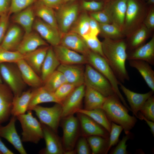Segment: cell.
I'll use <instances>...</instances> for the list:
<instances>
[{
    "label": "cell",
    "instance_id": "6da1fadb",
    "mask_svg": "<svg viewBox=\"0 0 154 154\" xmlns=\"http://www.w3.org/2000/svg\"><path fill=\"white\" fill-rule=\"evenodd\" d=\"M102 44L105 58L118 80L122 83L129 80L125 67L127 44L123 40L105 38Z\"/></svg>",
    "mask_w": 154,
    "mask_h": 154
},
{
    "label": "cell",
    "instance_id": "7a4b0ae2",
    "mask_svg": "<svg viewBox=\"0 0 154 154\" xmlns=\"http://www.w3.org/2000/svg\"><path fill=\"white\" fill-rule=\"evenodd\" d=\"M102 109L111 122L123 127L125 134L130 132L137 122L136 117L129 114V110L116 94L106 98Z\"/></svg>",
    "mask_w": 154,
    "mask_h": 154
},
{
    "label": "cell",
    "instance_id": "3957f363",
    "mask_svg": "<svg viewBox=\"0 0 154 154\" xmlns=\"http://www.w3.org/2000/svg\"><path fill=\"white\" fill-rule=\"evenodd\" d=\"M85 56L87 64L92 66L108 79L112 85L115 94L123 104L131 111L130 107L127 104L119 89V86L121 82L117 79L106 59L90 50Z\"/></svg>",
    "mask_w": 154,
    "mask_h": 154
},
{
    "label": "cell",
    "instance_id": "277c9868",
    "mask_svg": "<svg viewBox=\"0 0 154 154\" xmlns=\"http://www.w3.org/2000/svg\"><path fill=\"white\" fill-rule=\"evenodd\" d=\"M16 118L20 122L22 129V142L37 144L43 138L41 123L33 116L31 110H28L27 114L19 115Z\"/></svg>",
    "mask_w": 154,
    "mask_h": 154
},
{
    "label": "cell",
    "instance_id": "5b68a950",
    "mask_svg": "<svg viewBox=\"0 0 154 154\" xmlns=\"http://www.w3.org/2000/svg\"><path fill=\"white\" fill-rule=\"evenodd\" d=\"M0 73L2 80L11 90L14 96L20 95L24 91L27 85L16 63L0 64Z\"/></svg>",
    "mask_w": 154,
    "mask_h": 154
},
{
    "label": "cell",
    "instance_id": "8992f818",
    "mask_svg": "<svg viewBox=\"0 0 154 154\" xmlns=\"http://www.w3.org/2000/svg\"><path fill=\"white\" fill-rule=\"evenodd\" d=\"M84 84L106 97L115 94L111 83L102 74L88 64L85 66Z\"/></svg>",
    "mask_w": 154,
    "mask_h": 154
},
{
    "label": "cell",
    "instance_id": "52a82bcc",
    "mask_svg": "<svg viewBox=\"0 0 154 154\" xmlns=\"http://www.w3.org/2000/svg\"><path fill=\"white\" fill-rule=\"evenodd\" d=\"M60 122L63 133L61 140L64 152L73 150L79 137L78 119L72 115L62 118Z\"/></svg>",
    "mask_w": 154,
    "mask_h": 154
},
{
    "label": "cell",
    "instance_id": "ba28073f",
    "mask_svg": "<svg viewBox=\"0 0 154 154\" xmlns=\"http://www.w3.org/2000/svg\"><path fill=\"white\" fill-rule=\"evenodd\" d=\"M32 110L35 112L41 123L47 125L57 133L62 118V110L61 104L56 103L50 107L37 105L34 107Z\"/></svg>",
    "mask_w": 154,
    "mask_h": 154
},
{
    "label": "cell",
    "instance_id": "9c48e42d",
    "mask_svg": "<svg viewBox=\"0 0 154 154\" xmlns=\"http://www.w3.org/2000/svg\"><path fill=\"white\" fill-rule=\"evenodd\" d=\"M78 5L72 3H64L56 9L55 14L61 36L68 32L76 22L78 18Z\"/></svg>",
    "mask_w": 154,
    "mask_h": 154
},
{
    "label": "cell",
    "instance_id": "30bf717a",
    "mask_svg": "<svg viewBox=\"0 0 154 154\" xmlns=\"http://www.w3.org/2000/svg\"><path fill=\"white\" fill-rule=\"evenodd\" d=\"M85 87L84 84L76 87L62 102V118L74 115L82 109Z\"/></svg>",
    "mask_w": 154,
    "mask_h": 154
},
{
    "label": "cell",
    "instance_id": "8fae6325",
    "mask_svg": "<svg viewBox=\"0 0 154 154\" xmlns=\"http://www.w3.org/2000/svg\"><path fill=\"white\" fill-rule=\"evenodd\" d=\"M33 29L52 46L60 44L61 36L59 30L40 18L35 19Z\"/></svg>",
    "mask_w": 154,
    "mask_h": 154
},
{
    "label": "cell",
    "instance_id": "7c38bea8",
    "mask_svg": "<svg viewBox=\"0 0 154 154\" xmlns=\"http://www.w3.org/2000/svg\"><path fill=\"white\" fill-rule=\"evenodd\" d=\"M41 123L46 147L40 151L43 154H64V151L61 140L56 134L47 125Z\"/></svg>",
    "mask_w": 154,
    "mask_h": 154
},
{
    "label": "cell",
    "instance_id": "4fadbf2b",
    "mask_svg": "<svg viewBox=\"0 0 154 154\" xmlns=\"http://www.w3.org/2000/svg\"><path fill=\"white\" fill-rule=\"evenodd\" d=\"M127 0H115L104 11L109 17L111 23L121 31L124 28Z\"/></svg>",
    "mask_w": 154,
    "mask_h": 154
},
{
    "label": "cell",
    "instance_id": "5bb4252c",
    "mask_svg": "<svg viewBox=\"0 0 154 154\" xmlns=\"http://www.w3.org/2000/svg\"><path fill=\"white\" fill-rule=\"evenodd\" d=\"M77 115L81 128L82 135L86 137L99 136L105 138H109V132L87 115L77 112Z\"/></svg>",
    "mask_w": 154,
    "mask_h": 154
},
{
    "label": "cell",
    "instance_id": "9a60e30c",
    "mask_svg": "<svg viewBox=\"0 0 154 154\" xmlns=\"http://www.w3.org/2000/svg\"><path fill=\"white\" fill-rule=\"evenodd\" d=\"M85 66L84 64H60L57 70L62 73L67 82L77 87L84 84Z\"/></svg>",
    "mask_w": 154,
    "mask_h": 154
},
{
    "label": "cell",
    "instance_id": "2e32d148",
    "mask_svg": "<svg viewBox=\"0 0 154 154\" xmlns=\"http://www.w3.org/2000/svg\"><path fill=\"white\" fill-rule=\"evenodd\" d=\"M16 117L13 116L9 123L5 126L0 125V137L4 138L11 144L21 154L27 153L22 144V141L15 127Z\"/></svg>",
    "mask_w": 154,
    "mask_h": 154
},
{
    "label": "cell",
    "instance_id": "e0dca14e",
    "mask_svg": "<svg viewBox=\"0 0 154 154\" xmlns=\"http://www.w3.org/2000/svg\"><path fill=\"white\" fill-rule=\"evenodd\" d=\"M52 47L60 64H87L86 57L84 55L60 44Z\"/></svg>",
    "mask_w": 154,
    "mask_h": 154
},
{
    "label": "cell",
    "instance_id": "ac0fdd59",
    "mask_svg": "<svg viewBox=\"0 0 154 154\" xmlns=\"http://www.w3.org/2000/svg\"><path fill=\"white\" fill-rule=\"evenodd\" d=\"M13 94L5 83H0V125L7 121L11 115Z\"/></svg>",
    "mask_w": 154,
    "mask_h": 154
},
{
    "label": "cell",
    "instance_id": "d6986e66",
    "mask_svg": "<svg viewBox=\"0 0 154 154\" xmlns=\"http://www.w3.org/2000/svg\"><path fill=\"white\" fill-rule=\"evenodd\" d=\"M130 105V108L136 117L140 109L147 100L153 95L154 92L151 90L144 94L134 92L127 88L121 82L119 84Z\"/></svg>",
    "mask_w": 154,
    "mask_h": 154
},
{
    "label": "cell",
    "instance_id": "ffe728a7",
    "mask_svg": "<svg viewBox=\"0 0 154 154\" xmlns=\"http://www.w3.org/2000/svg\"><path fill=\"white\" fill-rule=\"evenodd\" d=\"M60 44L84 55L90 50L82 37L72 31L61 36Z\"/></svg>",
    "mask_w": 154,
    "mask_h": 154
},
{
    "label": "cell",
    "instance_id": "44dd1931",
    "mask_svg": "<svg viewBox=\"0 0 154 154\" xmlns=\"http://www.w3.org/2000/svg\"><path fill=\"white\" fill-rule=\"evenodd\" d=\"M46 46H48L47 44L38 33L31 31L25 34L17 51L23 55L39 47Z\"/></svg>",
    "mask_w": 154,
    "mask_h": 154
},
{
    "label": "cell",
    "instance_id": "7402d4cb",
    "mask_svg": "<svg viewBox=\"0 0 154 154\" xmlns=\"http://www.w3.org/2000/svg\"><path fill=\"white\" fill-rule=\"evenodd\" d=\"M127 59L144 61L150 65H154V37L147 43L142 45L129 54Z\"/></svg>",
    "mask_w": 154,
    "mask_h": 154
},
{
    "label": "cell",
    "instance_id": "603a6c76",
    "mask_svg": "<svg viewBox=\"0 0 154 154\" xmlns=\"http://www.w3.org/2000/svg\"><path fill=\"white\" fill-rule=\"evenodd\" d=\"M25 84L33 88L43 86V82L40 76L25 62L21 59L16 63Z\"/></svg>",
    "mask_w": 154,
    "mask_h": 154
},
{
    "label": "cell",
    "instance_id": "cb8c5ba5",
    "mask_svg": "<svg viewBox=\"0 0 154 154\" xmlns=\"http://www.w3.org/2000/svg\"><path fill=\"white\" fill-rule=\"evenodd\" d=\"M23 37L21 29L15 25L7 29L0 48L11 51H17Z\"/></svg>",
    "mask_w": 154,
    "mask_h": 154
},
{
    "label": "cell",
    "instance_id": "d4e9b609",
    "mask_svg": "<svg viewBox=\"0 0 154 154\" xmlns=\"http://www.w3.org/2000/svg\"><path fill=\"white\" fill-rule=\"evenodd\" d=\"M50 102L60 104L54 92L49 91L43 86L33 88L32 90V95L27 111H32L34 107L39 104Z\"/></svg>",
    "mask_w": 154,
    "mask_h": 154
},
{
    "label": "cell",
    "instance_id": "484cf974",
    "mask_svg": "<svg viewBox=\"0 0 154 154\" xmlns=\"http://www.w3.org/2000/svg\"><path fill=\"white\" fill-rule=\"evenodd\" d=\"M49 47L44 46L23 55V59L39 76Z\"/></svg>",
    "mask_w": 154,
    "mask_h": 154
},
{
    "label": "cell",
    "instance_id": "4316f807",
    "mask_svg": "<svg viewBox=\"0 0 154 154\" xmlns=\"http://www.w3.org/2000/svg\"><path fill=\"white\" fill-rule=\"evenodd\" d=\"M35 16L34 8L31 5L16 13L13 20L21 25L25 31V34H27L32 31Z\"/></svg>",
    "mask_w": 154,
    "mask_h": 154
},
{
    "label": "cell",
    "instance_id": "83f0119b",
    "mask_svg": "<svg viewBox=\"0 0 154 154\" xmlns=\"http://www.w3.org/2000/svg\"><path fill=\"white\" fill-rule=\"evenodd\" d=\"M85 86L84 109L91 110L102 108L107 97L93 88Z\"/></svg>",
    "mask_w": 154,
    "mask_h": 154
},
{
    "label": "cell",
    "instance_id": "f1b7e54d",
    "mask_svg": "<svg viewBox=\"0 0 154 154\" xmlns=\"http://www.w3.org/2000/svg\"><path fill=\"white\" fill-rule=\"evenodd\" d=\"M60 64L52 46H49L41 68L40 76L43 83Z\"/></svg>",
    "mask_w": 154,
    "mask_h": 154
},
{
    "label": "cell",
    "instance_id": "f546056e",
    "mask_svg": "<svg viewBox=\"0 0 154 154\" xmlns=\"http://www.w3.org/2000/svg\"><path fill=\"white\" fill-rule=\"evenodd\" d=\"M130 66L136 69L148 86L154 92V71L148 62L139 60H129Z\"/></svg>",
    "mask_w": 154,
    "mask_h": 154
},
{
    "label": "cell",
    "instance_id": "4dcf8cb0",
    "mask_svg": "<svg viewBox=\"0 0 154 154\" xmlns=\"http://www.w3.org/2000/svg\"><path fill=\"white\" fill-rule=\"evenodd\" d=\"M32 90L24 91L20 96H14L12 102L11 115L17 117L25 114L32 95Z\"/></svg>",
    "mask_w": 154,
    "mask_h": 154
},
{
    "label": "cell",
    "instance_id": "1f68e13d",
    "mask_svg": "<svg viewBox=\"0 0 154 154\" xmlns=\"http://www.w3.org/2000/svg\"><path fill=\"white\" fill-rule=\"evenodd\" d=\"M33 8L35 16L58 30L53 9L45 5L39 0L37 2Z\"/></svg>",
    "mask_w": 154,
    "mask_h": 154
},
{
    "label": "cell",
    "instance_id": "d6a6232c",
    "mask_svg": "<svg viewBox=\"0 0 154 154\" xmlns=\"http://www.w3.org/2000/svg\"><path fill=\"white\" fill-rule=\"evenodd\" d=\"M77 112L81 113L87 115L104 127L109 133L110 132L112 122L102 108L91 110L82 109L78 110Z\"/></svg>",
    "mask_w": 154,
    "mask_h": 154
},
{
    "label": "cell",
    "instance_id": "836d02e7",
    "mask_svg": "<svg viewBox=\"0 0 154 154\" xmlns=\"http://www.w3.org/2000/svg\"><path fill=\"white\" fill-rule=\"evenodd\" d=\"M139 4L135 0H127L125 13L124 28L131 27L137 19L140 13Z\"/></svg>",
    "mask_w": 154,
    "mask_h": 154
},
{
    "label": "cell",
    "instance_id": "e575fe53",
    "mask_svg": "<svg viewBox=\"0 0 154 154\" xmlns=\"http://www.w3.org/2000/svg\"><path fill=\"white\" fill-rule=\"evenodd\" d=\"M92 154L100 153L106 150L108 138L97 135H92L86 137Z\"/></svg>",
    "mask_w": 154,
    "mask_h": 154
},
{
    "label": "cell",
    "instance_id": "d590c367",
    "mask_svg": "<svg viewBox=\"0 0 154 154\" xmlns=\"http://www.w3.org/2000/svg\"><path fill=\"white\" fill-rule=\"evenodd\" d=\"M67 82L63 74L56 70L46 80L43 86L49 91L54 92L63 84Z\"/></svg>",
    "mask_w": 154,
    "mask_h": 154
},
{
    "label": "cell",
    "instance_id": "8d00e7d4",
    "mask_svg": "<svg viewBox=\"0 0 154 154\" xmlns=\"http://www.w3.org/2000/svg\"><path fill=\"white\" fill-rule=\"evenodd\" d=\"M90 17L86 13H82L77 20V21L71 31L77 33L82 38L90 35Z\"/></svg>",
    "mask_w": 154,
    "mask_h": 154
},
{
    "label": "cell",
    "instance_id": "74e56055",
    "mask_svg": "<svg viewBox=\"0 0 154 154\" xmlns=\"http://www.w3.org/2000/svg\"><path fill=\"white\" fill-rule=\"evenodd\" d=\"M100 33L105 38L114 40H119L122 37L121 31L113 24L99 23Z\"/></svg>",
    "mask_w": 154,
    "mask_h": 154
},
{
    "label": "cell",
    "instance_id": "f35d334b",
    "mask_svg": "<svg viewBox=\"0 0 154 154\" xmlns=\"http://www.w3.org/2000/svg\"><path fill=\"white\" fill-rule=\"evenodd\" d=\"M148 30L145 25L139 28L129 41L128 44L129 48L131 49H135L142 45L147 37Z\"/></svg>",
    "mask_w": 154,
    "mask_h": 154
},
{
    "label": "cell",
    "instance_id": "ab89813d",
    "mask_svg": "<svg viewBox=\"0 0 154 154\" xmlns=\"http://www.w3.org/2000/svg\"><path fill=\"white\" fill-rule=\"evenodd\" d=\"M23 58V55L17 51H11L0 48V64L16 63Z\"/></svg>",
    "mask_w": 154,
    "mask_h": 154
},
{
    "label": "cell",
    "instance_id": "60d3db41",
    "mask_svg": "<svg viewBox=\"0 0 154 154\" xmlns=\"http://www.w3.org/2000/svg\"><path fill=\"white\" fill-rule=\"evenodd\" d=\"M123 130L121 126L112 122L108 145L105 154L107 153L111 148L118 143L119 136Z\"/></svg>",
    "mask_w": 154,
    "mask_h": 154
},
{
    "label": "cell",
    "instance_id": "b9f144b4",
    "mask_svg": "<svg viewBox=\"0 0 154 154\" xmlns=\"http://www.w3.org/2000/svg\"><path fill=\"white\" fill-rule=\"evenodd\" d=\"M77 87L74 85L66 82L59 87L54 92L60 104Z\"/></svg>",
    "mask_w": 154,
    "mask_h": 154
},
{
    "label": "cell",
    "instance_id": "7bdbcfd3",
    "mask_svg": "<svg viewBox=\"0 0 154 154\" xmlns=\"http://www.w3.org/2000/svg\"><path fill=\"white\" fill-rule=\"evenodd\" d=\"M82 38L90 50L105 58L102 50V42L100 41L97 36L89 35Z\"/></svg>",
    "mask_w": 154,
    "mask_h": 154
},
{
    "label": "cell",
    "instance_id": "ee69618b",
    "mask_svg": "<svg viewBox=\"0 0 154 154\" xmlns=\"http://www.w3.org/2000/svg\"><path fill=\"white\" fill-rule=\"evenodd\" d=\"M37 0H11L9 15L16 13L31 6Z\"/></svg>",
    "mask_w": 154,
    "mask_h": 154
},
{
    "label": "cell",
    "instance_id": "f6af8a7d",
    "mask_svg": "<svg viewBox=\"0 0 154 154\" xmlns=\"http://www.w3.org/2000/svg\"><path fill=\"white\" fill-rule=\"evenodd\" d=\"M139 111L148 119L154 121V96H152L145 101Z\"/></svg>",
    "mask_w": 154,
    "mask_h": 154
},
{
    "label": "cell",
    "instance_id": "bcb514c9",
    "mask_svg": "<svg viewBox=\"0 0 154 154\" xmlns=\"http://www.w3.org/2000/svg\"><path fill=\"white\" fill-rule=\"evenodd\" d=\"M74 149L76 154H90L91 153L86 137L82 135L78 139Z\"/></svg>",
    "mask_w": 154,
    "mask_h": 154
},
{
    "label": "cell",
    "instance_id": "7dc6e473",
    "mask_svg": "<svg viewBox=\"0 0 154 154\" xmlns=\"http://www.w3.org/2000/svg\"><path fill=\"white\" fill-rule=\"evenodd\" d=\"M9 15L8 12L0 16V46L8 29Z\"/></svg>",
    "mask_w": 154,
    "mask_h": 154
},
{
    "label": "cell",
    "instance_id": "c3c4849f",
    "mask_svg": "<svg viewBox=\"0 0 154 154\" xmlns=\"http://www.w3.org/2000/svg\"><path fill=\"white\" fill-rule=\"evenodd\" d=\"M130 137V132L124 136L121 140L119 142L117 146L112 151L110 154H127V145H126L127 141Z\"/></svg>",
    "mask_w": 154,
    "mask_h": 154
},
{
    "label": "cell",
    "instance_id": "681fc988",
    "mask_svg": "<svg viewBox=\"0 0 154 154\" xmlns=\"http://www.w3.org/2000/svg\"><path fill=\"white\" fill-rule=\"evenodd\" d=\"M82 6L83 8L86 11L96 12L101 10L103 7V3L101 2L84 1L82 3Z\"/></svg>",
    "mask_w": 154,
    "mask_h": 154
},
{
    "label": "cell",
    "instance_id": "f907efd6",
    "mask_svg": "<svg viewBox=\"0 0 154 154\" xmlns=\"http://www.w3.org/2000/svg\"><path fill=\"white\" fill-rule=\"evenodd\" d=\"M90 17L99 23L108 24L111 23L109 17L104 11L93 12L90 13Z\"/></svg>",
    "mask_w": 154,
    "mask_h": 154
},
{
    "label": "cell",
    "instance_id": "816d5d0a",
    "mask_svg": "<svg viewBox=\"0 0 154 154\" xmlns=\"http://www.w3.org/2000/svg\"><path fill=\"white\" fill-rule=\"evenodd\" d=\"M90 35L97 36L100 33L99 23L91 17L89 19Z\"/></svg>",
    "mask_w": 154,
    "mask_h": 154
},
{
    "label": "cell",
    "instance_id": "f5cc1de1",
    "mask_svg": "<svg viewBox=\"0 0 154 154\" xmlns=\"http://www.w3.org/2000/svg\"><path fill=\"white\" fill-rule=\"evenodd\" d=\"M45 5L52 9H58L64 3V0H39Z\"/></svg>",
    "mask_w": 154,
    "mask_h": 154
},
{
    "label": "cell",
    "instance_id": "db71d44e",
    "mask_svg": "<svg viewBox=\"0 0 154 154\" xmlns=\"http://www.w3.org/2000/svg\"><path fill=\"white\" fill-rule=\"evenodd\" d=\"M145 26L148 29L154 28V10L152 8L149 11L144 22Z\"/></svg>",
    "mask_w": 154,
    "mask_h": 154
},
{
    "label": "cell",
    "instance_id": "11a10c76",
    "mask_svg": "<svg viewBox=\"0 0 154 154\" xmlns=\"http://www.w3.org/2000/svg\"><path fill=\"white\" fill-rule=\"evenodd\" d=\"M11 0H0V16L9 12Z\"/></svg>",
    "mask_w": 154,
    "mask_h": 154
},
{
    "label": "cell",
    "instance_id": "9f6ffc18",
    "mask_svg": "<svg viewBox=\"0 0 154 154\" xmlns=\"http://www.w3.org/2000/svg\"><path fill=\"white\" fill-rule=\"evenodd\" d=\"M137 118L145 121L150 128V131L154 136V121L150 120L145 117L140 112H138L137 114Z\"/></svg>",
    "mask_w": 154,
    "mask_h": 154
},
{
    "label": "cell",
    "instance_id": "6f0895ef",
    "mask_svg": "<svg viewBox=\"0 0 154 154\" xmlns=\"http://www.w3.org/2000/svg\"><path fill=\"white\" fill-rule=\"evenodd\" d=\"M0 152L3 154H13V152L9 149L4 144L0 137Z\"/></svg>",
    "mask_w": 154,
    "mask_h": 154
},
{
    "label": "cell",
    "instance_id": "680465c9",
    "mask_svg": "<svg viewBox=\"0 0 154 154\" xmlns=\"http://www.w3.org/2000/svg\"><path fill=\"white\" fill-rule=\"evenodd\" d=\"M148 3L150 4H154V0H148Z\"/></svg>",
    "mask_w": 154,
    "mask_h": 154
},
{
    "label": "cell",
    "instance_id": "91938a15",
    "mask_svg": "<svg viewBox=\"0 0 154 154\" xmlns=\"http://www.w3.org/2000/svg\"><path fill=\"white\" fill-rule=\"evenodd\" d=\"M76 0H64V3H67L70 1H73Z\"/></svg>",
    "mask_w": 154,
    "mask_h": 154
},
{
    "label": "cell",
    "instance_id": "94428289",
    "mask_svg": "<svg viewBox=\"0 0 154 154\" xmlns=\"http://www.w3.org/2000/svg\"><path fill=\"white\" fill-rule=\"evenodd\" d=\"M3 83V81H2V80L1 78L0 73V83Z\"/></svg>",
    "mask_w": 154,
    "mask_h": 154
},
{
    "label": "cell",
    "instance_id": "6125c7cd",
    "mask_svg": "<svg viewBox=\"0 0 154 154\" xmlns=\"http://www.w3.org/2000/svg\"><path fill=\"white\" fill-rule=\"evenodd\" d=\"M0 154H1V153L0 152Z\"/></svg>",
    "mask_w": 154,
    "mask_h": 154
}]
</instances>
